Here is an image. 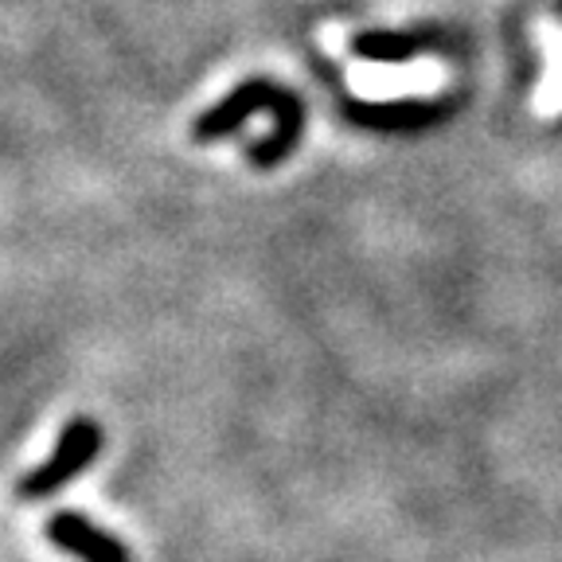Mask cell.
Masks as SVG:
<instances>
[{
    "label": "cell",
    "instance_id": "obj_1",
    "mask_svg": "<svg viewBox=\"0 0 562 562\" xmlns=\"http://www.w3.org/2000/svg\"><path fill=\"white\" fill-rule=\"evenodd\" d=\"M297 105H301V98L293 94L290 87H278V82H270V79H246V82H238L223 102H215L211 110H203V114L195 117L192 137L200 140V145H207V140L238 133L250 117L262 114V110H270V114H290Z\"/></svg>",
    "mask_w": 562,
    "mask_h": 562
},
{
    "label": "cell",
    "instance_id": "obj_2",
    "mask_svg": "<svg viewBox=\"0 0 562 562\" xmlns=\"http://www.w3.org/2000/svg\"><path fill=\"white\" fill-rule=\"evenodd\" d=\"M98 449H102V426L90 418H75L67 430L59 434L52 457H47L40 469H32V473L20 481L16 492L24 501H40L47 492L63 488L70 476H79V469L87 465L90 457H98Z\"/></svg>",
    "mask_w": 562,
    "mask_h": 562
},
{
    "label": "cell",
    "instance_id": "obj_3",
    "mask_svg": "<svg viewBox=\"0 0 562 562\" xmlns=\"http://www.w3.org/2000/svg\"><path fill=\"white\" fill-rule=\"evenodd\" d=\"M438 44V27H368V32L351 35V55L368 63H406Z\"/></svg>",
    "mask_w": 562,
    "mask_h": 562
},
{
    "label": "cell",
    "instance_id": "obj_4",
    "mask_svg": "<svg viewBox=\"0 0 562 562\" xmlns=\"http://www.w3.org/2000/svg\"><path fill=\"white\" fill-rule=\"evenodd\" d=\"M47 539L63 551L79 554L82 562H130V551H125L117 539H110L105 531H98L94 524H87L75 512H63V516L47 519Z\"/></svg>",
    "mask_w": 562,
    "mask_h": 562
}]
</instances>
